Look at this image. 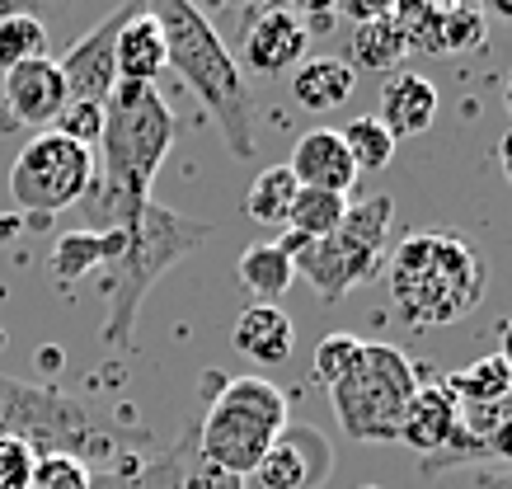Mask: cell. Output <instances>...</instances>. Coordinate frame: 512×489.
Returning <instances> with one entry per match:
<instances>
[{
    "label": "cell",
    "instance_id": "obj_6",
    "mask_svg": "<svg viewBox=\"0 0 512 489\" xmlns=\"http://www.w3.org/2000/svg\"><path fill=\"white\" fill-rule=\"evenodd\" d=\"M193 419H198L202 461H212L217 471L235 475V480L254 475V466L278 442V433L292 424L287 395L268 377H221V372H207L202 410Z\"/></svg>",
    "mask_w": 512,
    "mask_h": 489
},
{
    "label": "cell",
    "instance_id": "obj_9",
    "mask_svg": "<svg viewBox=\"0 0 512 489\" xmlns=\"http://www.w3.org/2000/svg\"><path fill=\"white\" fill-rule=\"evenodd\" d=\"M94 184V151L66 142L62 132H33L10 165V198L29 217H57Z\"/></svg>",
    "mask_w": 512,
    "mask_h": 489
},
{
    "label": "cell",
    "instance_id": "obj_10",
    "mask_svg": "<svg viewBox=\"0 0 512 489\" xmlns=\"http://www.w3.org/2000/svg\"><path fill=\"white\" fill-rule=\"evenodd\" d=\"M306 48H311V29H306V15H296L287 5H259L245 15V29H240V71H254V76H287L306 62Z\"/></svg>",
    "mask_w": 512,
    "mask_h": 489
},
{
    "label": "cell",
    "instance_id": "obj_25",
    "mask_svg": "<svg viewBox=\"0 0 512 489\" xmlns=\"http://www.w3.org/2000/svg\"><path fill=\"white\" fill-rule=\"evenodd\" d=\"M33 57H47V29L43 19L29 15V10H15V15L0 19V76L15 71V66L33 62Z\"/></svg>",
    "mask_w": 512,
    "mask_h": 489
},
{
    "label": "cell",
    "instance_id": "obj_36",
    "mask_svg": "<svg viewBox=\"0 0 512 489\" xmlns=\"http://www.w3.org/2000/svg\"><path fill=\"white\" fill-rule=\"evenodd\" d=\"M498 170H503V179L512 184V127L498 137Z\"/></svg>",
    "mask_w": 512,
    "mask_h": 489
},
{
    "label": "cell",
    "instance_id": "obj_8",
    "mask_svg": "<svg viewBox=\"0 0 512 489\" xmlns=\"http://www.w3.org/2000/svg\"><path fill=\"white\" fill-rule=\"evenodd\" d=\"M419 391V372L395 344H367L329 386L334 419L353 442H400V419Z\"/></svg>",
    "mask_w": 512,
    "mask_h": 489
},
{
    "label": "cell",
    "instance_id": "obj_20",
    "mask_svg": "<svg viewBox=\"0 0 512 489\" xmlns=\"http://www.w3.org/2000/svg\"><path fill=\"white\" fill-rule=\"evenodd\" d=\"M395 10V5H390ZM404 33L395 24V15H381L372 24H357L348 38V66L353 71H372V76H390L404 62Z\"/></svg>",
    "mask_w": 512,
    "mask_h": 489
},
{
    "label": "cell",
    "instance_id": "obj_21",
    "mask_svg": "<svg viewBox=\"0 0 512 489\" xmlns=\"http://www.w3.org/2000/svg\"><path fill=\"white\" fill-rule=\"evenodd\" d=\"M235 273H240V283L259 297V306H278V297H287V287L296 283L292 259L282 254L278 240H259V245H249V250L240 254Z\"/></svg>",
    "mask_w": 512,
    "mask_h": 489
},
{
    "label": "cell",
    "instance_id": "obj_37",
    "mask_svg": "<svg viewBox=\"0 0 512 489\" xmlns=\"http://www.w3.org/2000/svg\"><path fill=\"white\" fill-rule=\"evenodd\" d=\"M498 339H503V344H498V358H503V367L512 372V316L503 320V330H498Z\"/></svg>",
    "mask_w": 512,
    "mask_h": 489
},
{
    "label": "cell",
    "instance_id": "obj_26",
    "mask_svg": "<svg viewBox=\"0 0 512 489\" xmlns=\"http://www.w3.org/2000/svg\"><path fill=\"white\" fill-rule=\"evenodd\" d=\"M339 137H343V146H348V156H353L357 174H376V170H386L390 160H395V137L376 123V113L353 118Z\"/></svg>",
    "mask_w": 512,
    "mask_h": 489
},
{
    "label": "cell",
    "instance_id": "obj_39",
    "mask_svg": "<svg viewBox=\"0 0 512 489\" xmlns=\"http://www.w3.org/2000/svg\"><path fill=\"white\" fill-rule=\"evenodd\" d=\"M15 10H19V5H0V19H5V15H15Z\"/></svg>",
    "mask_w": 512,
    "mask_h": 489
},
{
    "label": "cell",
    "instance_id": "obj_41",
    "mask_svg": "<svg viewBox=\"0 0 512 489\" xmlns=\"http://www.w3.org/2000/svg\"><path fill=\"white\" fill-rule=\"evenodd\" d=\"M357 489H381V485H357Z\"/></svg>",
    "mask_w": 512,
    "mask_h": 489
},
{
    "label": "cell",
    "instance_id": "obj_11",
    "mask_svg": "<svg viewBox=\"0 0 512 489\" xmlns=\"http://www.w3.org/2000/svg\"><path fill=\"white\" fill-rule=\"evenodd\" d=\"M66 80L62 66L52 57H33V62L15 66L0 76V123L5 127H33V132H52V123L62 118Z\"/></svg>",
    "mask_w": 512,
    "mask_h": 489
},
{
    "label": "cell",
    "instance_id": "obj_31",
    "mask_svg": "<svg viewBox=\"0 0 512 489\" xmlns=\"http://www.w3.org/2000/svg\"><path fill=\"white\" fill-rule=\"evenodd\" d=\"M29 489H94V475L71 457H33Z\"/></svg>",
    "mask_w": 512,
    "mask_h": 489
},
{
    "label": "cell",
    "instance_id": "obj_13",
    "mask_svg": "<svg viewBox=\"0 0 512 489\" xmlns=\"http://www.w3.org/2000/svg\"><path fill=\"white\" fill-rule=\"evenodd\" d=\"M137 5H123V10H113L109 19H99L85 38H76L71 48H66V57L57 66H62V80H66V99L71 104H109L113 85H118V66H113V48H118V29L127 24V15H132Z\"/></svg>",
    "mask_w": 512,
    "mask_h": 489
},
{
    "label": "cell",
    "instance_id": "obj_2",
    "mask_svg": "<svg viewBox=\"0 0 512 489\" xmlns=\"http://www.w3.org/2000/svg\"><path fill=\"white\" fill-rule=\"evenodd\" d=\"M0 438L24 442L33 457H71L90 475H118L156 457V433L90 410L57 386L0 377Z\"/></svg>",
    "mask_w": 512,
    "mask_h": 489
},
{
    "label": "cell",
    "instance_id": "obj_15",
    "mask_svg": "<svg viewBox=\"0 0 512 489\" xmlns=\"http://www.w3.org/2000/svg\"><path fill=\"white\" fill-rule=\"evenodd\" d=\"M287 170L301 189H325V193H348L357 184V165L348 156V146L334 127H315L292 146Z\"/></svg>",
    "mask_w": 512,
    "mask_h": 489
},
{
    "label": "cell",
    "instance_id": "obj_23",
    "mask_svg": "<svg viewBox=\"0 0 512 489\" xmlns=\"http://www.w3.org/2000/svg\"><path fill=\"white\" fill-rule=\"evenodd\" d=\"M343 217H348V193L296 189V203L287 212V231L301 240H325L343 226Z\"/></svg>",
    "mask_w": 512,
    "mask_h": 489
},
{
    "label": "cell",
    "instance_id": "obj_33",
    "mask_svg": "<svg viewBox=\"0 0 512 489\" xmlns=\"http://www.w3.org/2000/svg\"><path fill=\"white\" fill-rule=\"evenodd\" d=\"M357 348H362V339H357V334H329L325 344L315 348V381H320V386H334L343 367L353 363Z\"/></svg>",
    "mask_w": 512,
    "mask_h": 489
},
{
    "label": "cell",
    "instance_id": "obj_40",
    "mask_svg": "<svg viewBox=\"0 0 512 489\" xmlns=\"http://www.w3.org/2000/svg\"><path fill=\"white\" fill-rule=\"evenodd\" d=\"M503 99H508V109H512V80H508V90H503Z\"/></svg>",
    "mask_w": 512,
    "mask_h": 489
},
{
    "label": "cell",
    "instance_id": "obj_30",
    "mask_svg": "<svg viewBox=\"0 0 512 489\" xmlns=\"http://www.w3.org/2000/svg\"><path fill=\"white\" fill-rule=\"evenodd\" d=\"M484 43V10L442 5V52H475Z\"/></svg>",
    "mask_w": 512,
    "mask_h": 489
},
{
    "label": "cell",
    "instance_id": "obj_38",
    "mask_svg": "<svg viewBox=\"0 0 512 489\" xmlns=\"http://www.w3.org/2000/svg\"><path fill=\"white\" fill-rule=\"evenodd\" d=\"M480 489H512V471H498V475H484Z\"/></svg>",
    "mask_w": 512,
    "mask_h": 489
},
{
    "label": "cell",
    "instance_id": "obj_14",
    "mask_svg": "<svg viewBox=\"0 0 512 489\" xmlns=\"http://www.w3.org/2000/svg\"><path fill=\"white\" fill-rule=\"evenodd\" d=\"M456 428H461V405L442 391V381H433V386H419L409 400L400 419V442L409 452H419V461H433L451 447Z\"/></svg>",
    "mask_w": 512,
    "mask_h": 489
},
{
    "label": "cell",
    "instance_id": "obj_27",
    "mask_svg": "<svg viewBox=\"0 0 512 489\" xmlns=\"http://www.w3.org/2000/svg\"><path fill=\"white\" fill-rule=\"evenodd\" d=\"M104 231H66L57 240V250H52V273L62 278V283H76L85 273H99L104 269Z\"/></svg>",
    "mask_w": 512,
    "mask_h": 489
},
{
    "label": "cell",
    "instance_id": "obj_7",
    "mask_svg": "<svg viewBox=\"0 0 512 489\" xmlns=\"http://www.w3.org/2000/svg\"><path fill=\"white\" fill-rule=\"evenodd\" d=\"M390 221H395V203L386 193H376V198L348 203V217H343V226L334 236L301 240L292 231H282L278 245L292 259L296 278H306L320 292V301H343L353 287L381 278Z\"/></svg>",
    "mask_w": 512,
    "mask_h": 489
},
{
    "label": "cell",
    "instance_id": "obj_24",
    "mask_svg": "<svg viewBox=\"0 0 512 489\" xmlns=\"http://www.w3.org/2000/svg\"><path fill=\"white\" fill-rule=\"evenodd\" d=\"M296 184L287 165H268V170L254 174V184L245 189V212L259 226H287V212L296 203Z\"/></svg>",
    "mask_w": 512,
    "mask_h": 489
},
{
    "label": "cell",
    "instance_id": "obj_5",
    "mask_svg": "<svg viewBox=\"0 0 512 489\" xmlns=\"http://www.w3.org/2000/svg\"><path fill=\"white\" fill-rule=\"evenodd\" d=\"M151 15L165 33V62L184 76V85L202 99V109L217 118L226 151L235 160H249L254 156V127H259L254 123V95H249L240 62L221 43V33L212 29L207 10L184 5V0H160Z\"/></svg>",
    "mask_w": 512,
    "mask_h": 489
},
{
    "label": "cell",
    "instance_id": "obj_32",
    "mask_svg": "<svg viewBox=\"0 0 512 489\" xmlns=\"http://www.w3.org/2000/svg\"><path fill=\"white\" fill-rule=\"evenodd\" d=\"M52 132H62L66 142L85 146V151H94L99 146V137H104V109L99 104H66L62 118L52 123Z\"/></svg>",
    "mask_w": 512,
    "mask_h": 489
},
{
    "label": "cell",
    "instance_id": "obj_1",
    "mask_svg": "<svg viewBox=\"0 0 512 489\" xmlns=\"http://www.w3.org/2000/svg\"><path fill=\"white\" fill-rule=\"evenodd\" d=\"M179 137V118L156 85L118 80L104 104V137L94 146V184L80 198V231L127 226L156 193L160 165Z\"/></svg>",
    "mask_w": 512,
    "mask_h": 489
},
{
    "label": "cell",
    "instance_id": "obj_28",
    "mask_svg": "<svg viewBox=\"0 0 512 489\" xmlns=\"http://www.w3.org/2000/svg\"><path fill=\"white\" fill-rule=\"evenodd\" d=\"M395 24L404 33V48L409 52H437L442 57V5H395L390 10Z\"/></svg>",
    "mask_w": 512,
    "mask_h": 489
},
{
    "label": "cell",
    "instance_id": "obj_19",
    "mask_svg": "<svg viewBox=\"0 0 512 489\" xmlns=\"http://www.w3.org/2000/svg\"><path fill=\"white\" fill-rule=\"evenodd\" d=\"M357 90V71L343 57H306L292 71V95L301 109L329 113Z\"/></svg>",
    "mask_w": 512,
    "mask_h": 489
},
{
    "label": "cell",
    "instance_id": "obj_12",
    "mask_svg": "<svg viewBox=\"0 0 512 489\" xmlns=\"http://www.w3.org/2000/svg\"><path fill=\"white\" fill-rule=\"evenodd\" d=\"M329 471H334V447L325 433L311 424H287L249 480L254 489H320Z\"/></svg>",
    "mask_w": 512,
    "mask_h": 489
},
{
    "label": "cell",
    "instance_id": "obj_35",
    "mask_svg": "<svg viewBox=\"0 0 512 489\" xmlns=\"http://www.w3.org/2000/svg\"><path fill=\"white\" fill-rule=\"evenodd\" d=\"M339 19H353V29L357 24H372V19H381V15H390V5L386 0H372V5H357V0H343L339 10H334Z\"/></svg>",
    "mask_w": 512,
    "mask_h": 489
},
{
    "label": "cell",
    "instance_id": "obj_22",
    "mask_svg": "<svg viewBox=\"0 0 512 489\" xmlns=\"http://www.w3.org/2000/svg\"><path fill=\"white\" fill-rule=\"evenodd\" d=\"M442 391H447L456 405H494V400H508L512 395V372L503 367L498 353H489V358H475L470 367L451 372V377L442 381Z\"/></svg>",
    "mask_w": 512,
    "mask_h": 489
},
{
    "label": "cell",
    "instance_id": "obj_3",
    "mask_svg": "<svg viewBox=\"0 0 512 489\" xmlns=\"http://www.w3.org/2000/svg\"><path fill=\"white\" fill-rule=\"evenodd\" d=\"M212 236V221H193L184 212H174L165 203L141 207L127 226L104 231V301H109V320H104V344L113 348H132L137 334V316L146 292L165 278V273L188 259L202 240Z\"/></svg>",
    "mask_w": 512,
    "mask_h": 489
},
{
    "label": "cell",
    "instance_id": "obj_29",
    "mask_svg": "<svg viewBox=\"0 0 512 489\" xmlns=\"http://www.w3.org/2000/svg\"><path fill=\"white\" fill-rule=\"evenodd\" d=\"M179 447H184V461H179V489H245L235 475L217 471L212 461H202V452H198V419H188Z\"/></svg>",
    "mask_w": 512,
    "mask_h": 489
},
{
    "label": "cell",
    "instance_id": "obj_4",
    "mask_svg": "<svg viewBox=\"0 0 512 489\" xmlns=\"http://www.w3.org/2000/svg\"><path fill=\"white\" fill-rule=\"evenodd\" d=\"M386 297L404 330H442L466 320L484 301V264L461 236L451 231H409L386 264Z\"/></svg>",
    "mask_w": 512,
    "mask_h": 489
},
{
    "label": "cell",
    "instance_id": "obj_18",
    "mask_svg": "<svg viewBox=\"0 0 512 489\" xmlns=\"http://www.w3.org/2000/svg\"><path fill=\"white\" fill-rule=\"evenodd\" d=\"M113 66H118V80H132V85H156L160 66H170L165 62V33H160L151 10L137 5V10L127 15V24L118 29Z\"/></svg>",
    "mask_w": 512,
    "mask_h": 489
},
{
    "label": "cell",
    "instance_id": "obj_34",
    "mask_svg": "<svg viewBox=\"0 0 512 489\" xmlns=\"http://www.w3.org/2000/svg\"><path fill=\"white\" fill-rule=\"evenodd\" d=\"M33 452L15 438H0V489H29Z\"/></svg>",
    "mask_w": 512,
    "mask_h": 489
},
{
    "label": "cell",
    "instance_id": "obj_17",
    "mask_svg": "<svg viewBox=\"0 0 512 489\" xmlns=\"http://www.w3.org/2000/svg\"><path fill=\"white\" fill-rule=\"evenodd\" d=\"M231 344H235V353H245L249 363L282 367L296 348V330L282 306H259V301H254V306H245V311L235 316Z\"/></svg>",
    "mask_w": 512,
    "mask_h": 489
},
{
    "label": "cell",
    "instance_id": "obj_16",
    "mask_svg": "<svg viewBox=\"0 0 512 489\" xmlns=\"http://www.w3.org/2000/svg\"><path fill=\"white\" fill-rule=\"evenodd\" d=\"M433 118H437L433 80L419 76V71H390L386 85H381V109H376V123L400 142V137H419V132H428Z\"/></svg>",
    "mask_w": 512,
    "mask_h": 489
}]
</instances>
